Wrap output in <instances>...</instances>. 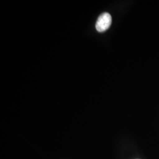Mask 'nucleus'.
Wrapping results in <instances>:
<instances>
[{"mask_svg": "<svg viewBox=\"0 0 159 159\" xmlns=\"http://www.w3.org/2000/svg\"><path fill=\"white\" fill-rule=\"evenodd\" d=\"M112 23V18L108 12H104L98 18L96 24V29L100 32L102 33L107 30Z\"/></svg>", "mask_w": 159, "mask_h": 159, "instance_id": "nucleus-1", "label": "nucleus"}]
</instances>
